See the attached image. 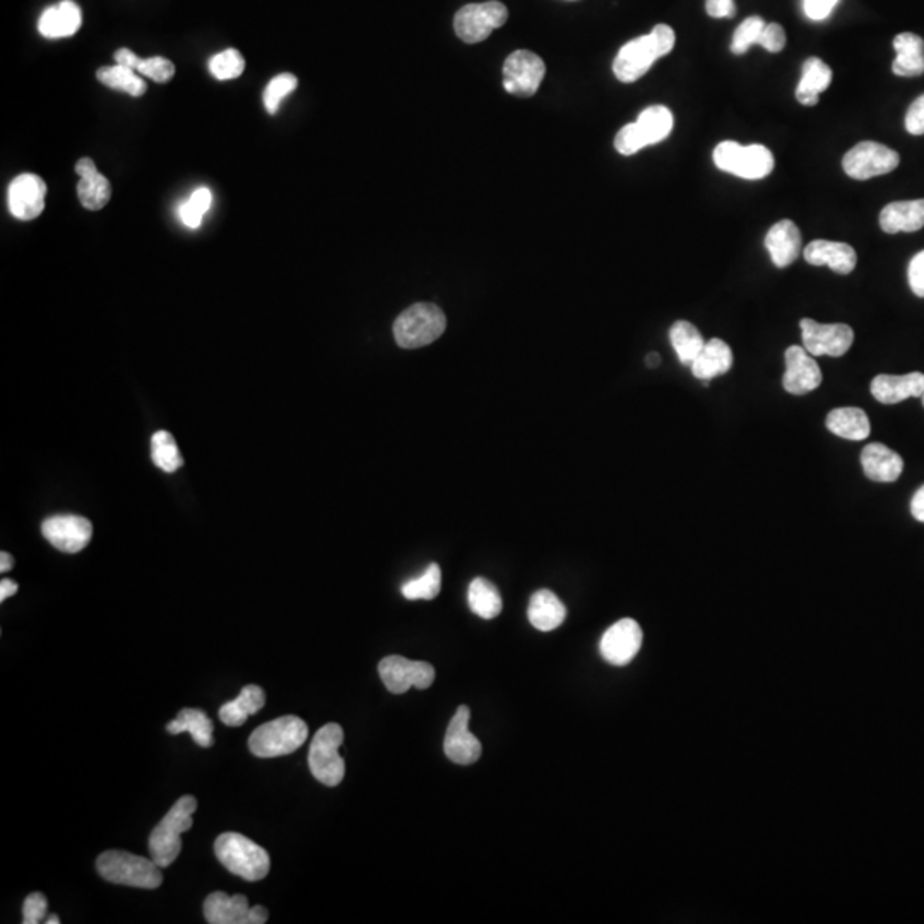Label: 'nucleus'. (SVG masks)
Masks as SVG:
<instances>
[{
    "mask_svg": "<svg viewBox=\"0 0 924 924\" xmlns=\"http://www.w3.org/2000/svg\"><path fill=\"white\" fill-rule=\"evenodd\" d=\"M468 603L474 615L480 616L483 620L497 618L504 608V601L498 593L497 586L485 577H478L469 584Z\"/></svg>",
    "mask_w": 924,
    "mask_h": 924,
    "instance_id": "34",
    "label": "nucleus"
},
{
    "mask_svg": "<svg viewBox=\"0 0 924 924\" xmlns=\"http://www.w3.org/2000/svg\"><path fill=\"white\" fill-rule=\"evenodd\" d=\"M705 11L711 18H733L736 14L735 0H705Z\"/></svg>",
    "mask_w": 924,
    "mask_h": 924,
    "instance_id": "51",
    "label": "nucleus"
},
{
    "mask_svg": "<svg viewBox=\"0 0 924 924\" xmlns=\"http://www.w3.org/2000/svg\"><path fill=\"white\" fill-rule=\"evenodd\" d=\"M866 478L877 483H894L904 471V459L883 444L866 445L861 452Z\"/></svg>",
    "mask_w": 924,
    "mask_h": 924,
    "instance_id": "23",
    "label": "nucleus"
},
{
    "mask_svg": "<svg viewBox=\"0 0 924 924\" xmlns=\"http://www.w3.org/2000/svg\"><path fill=\"white\" fill-rule=\"evenodd\" d=\"M96 868L107 882L127 885L136 889H158L163 883L161 866L153 859L125 853V851H107L96 859Z\"/></svg>",
    "mask_w": 924,
    "mask_h": 924,
    "instance_id": "4",
    "label": "nucleus"
},
{
    "mask_svg": "<svg viewBox=\"0 0 924 924\" xmlns=\"http://www.w3.org/2000/svg\"><path fill=\"white\" fill-rule=\"evenodd\" d=\"M690 367L692 374L707 385L709 380L728 374L733 367V351L723 339H709L705 341L704 350L700 351V355Z\"/></svg>",
    "mask_w": 924,
    "mask_h": 924,
    "instance_id": "27",
    "label": "nucleus"
},
{
    "mask_svg": "<svg viewBox=\"0 0 924 924\" xmlns=\"http://www.w3.org/2000/svg\"><path fill=\"white\" fill-rule=\"evenodd\" d=\"M297 86V76L288 74V72L278 74L274 79H271V83L267 84L266 89H264V107H266L267 113L276 115L283 100H285L286 96H290L297 89Z\"/></svg>",
    "mask_w": 924,
    "mask_h": 924,
    "instance_id": "42",
    "label": "nucleus"
},
{
    "mask_svg": "<svg viewBox=\"0 0 924 924\" xmlns=\"http://www.w3.org/2000/svg\"><path fill=\"white\" fill-rule=\"evenodd\" d=\"M266 704V692L257 685H247L237 699L226 702L220 709L221 723L231 728L242 726L249 716H254Z\"/></svg>",
    "mask_w": 924,
    "mask_h": 924,
    "instance_id": "32",
    "label": "nucleus"
},
{
    "mask_svg": "<svg viewBox=\"0 0 924 924\" xmlns=\"http://www.w3.org/2000/svg\"><path fill=\"white\" fill-rule=\"evenodd\" d=\"M509 11L502 2L490 0L483 4H468L457 11L454 18L456 35L464 43H480L493 31L507 23Z\"/></svg>",
    "mask_w": 924,
    "mask_h": 924,
    "instance_id": "9",
    "label": "nucleus"
},
{
    "mask_svg": "<svg viewBox=\"0 0 924 924\" xmlns=\"http://www.w3.org/2000/svg\"><path fill=\"white\" fill-rule=\"evenodd\" d=\"M137 74L153 79L154 83L165 84L172 81L175 76V66L172 60L165 59V57H149V59L141 60V64L137 67Z\"/></svg>",
    "mask_w": 924,
    "mask_h": 924,
    "instance_id": "45",
    "label": "nucleus"
},
{
    "mask_svg": "<svg viewBox=\"0 0 924 924\" xmlns=\"http://www.w3.org/2000/svg\"><path fill=\"white\" fill-rule=\"evenodd\" d=\"M880 226L885 233H913L924 226V199L890 202L880 213Z\"/></svg>",
    "mask_w": 924,
    "mask_h": 924,
    "instance_id": "26",
    "label": "nucleus"
},
{
    "mask_svg": "<svg viewBox=\"0 0 924 924\" xmlns=\"http://www.w3.org/2000/svg\"><path fill=\"white\" fill-rule=\"evenodd\" d=\"M899 161V153L894 149L873 141H865L847 151L842 160V168L847 177L854 180H870L894 172L899 166Z\"/></svg>",
    "mask_w": 924,
    "mask_h": 924,
    "instance_id": "10",
    "label": "nucleus"
},
{
    "mask_svg": "<svg viewBox=\"0 0 924 924\" xmlns=\"http://www.w3.org/2000/svg\"><path fill=\"white\" fill-rule=\"evenodd\" d=\"M921 401H923V406H924V392H923V396H921Z\"/></svg>",
    "mask_w": 924,
    "mask_h": 924,
    "instance_id": "58",
    "label": "nucleus"
},
{
    "mask_svg": "<svg viewBox=\"0 0 924 924\" xmlns=\"http://www.w3.org/2000/svg\"><path fill=\"white\" fill-rule=\"evenodd\" d=\"M48 901L45 895L40 892L30 894L24 899L23 904V923L38 924L47 919Z\"/></svg>",
    "mask_w": 924,
    "mask_h": 924,
    "instance_id": "46",
    "label": "nucleus"
},
{
    "mask_svg": "<svg viewBox=\"0 0 924 924\" xmlns=\"http://www.w3.org/2000/svg\"><path fill=\"white\" fill-rule=\"evenodd\" d=\"M42 533L50 545L64 553L84 550L93 536V524L86 517L62 514L48 517L42 524Z\"/></svg>",
    "mask_w": 924,
    "mask_h": 924,
    "instance_id": "16",
    "label": "nucleus"
},
{
    "mask_svg": "<svg viewBox=\"0 0 924 924\" xmlns=\"http://www.w3.org/2000/svg\"><path fill=\"white\" fill-rule=\"evenodd\" d=\"M76 173L79 175L77 197L83 204V208L89 211H100L105 208L112 199V185L107 177H103L98 172L95 161L91 158H81L76 163Z\"/></svg>",
    "mask_w": 924,
    "mask_h": 924,
    "instance_id": "20",
    "label": "nucleus"
},
{
    "mask_svg": "<svg viewBox=\"0 0 924 924\" xmlns=\"http://www.w3.org/2000/svg\"><path fill=\"white\" fill-rule=\"evenodd\" d=\"M640 131L647 139V144H658L670 136L673 131V113L663 105H654L640 113L637 119Z\"/></svg>",
    "mask_w": 924,
    "mask_h": 924,
    "instance_id": "37",
    "label": "nucleus"
},
{
    "mask_svg": "<svg viewBox=\"0 0 924 924\" xmlns=\"http://www.w3.org/2000/svg\"><path fill=\"white\" fill-rule=\"evenodd\" d=\"M906 129L913 136L924 134V95L913 101L906 113Z\"/></svg>",
    "mask_w": 924,
    "mask_h": 924,
    "instance_id": "49",
    "label": "nucleus"
},
{
    "mask_svg": "<svg viewBox=\"0 0 924 924\" xmlns=\"http://www.w3.org/2000/svg\"><path fill=\"white\" fill-rule=\"evenodd\" d=\"M528 618L534 628L541 632H551L565 622L567 608L550 589H539L529 601Z\"/></svg>",
    "mask_w": 924,
    "mask_h": 924,
    "instance_id": "28",
    "label": "nucleus"
},
{
    "mask_svg": "<svg viewBox=\"0 0 924 924\" xmlns=\"http://www.w3.org/2000/svg\"><path fill=\"white\" fill-rule=\"evenodd\" d=\"M659 362H661V358H659L658 353H651V355L646 358L647 367H658Z\"/></svg>",
    "mask_w": 924,
    "mask_h": 924,
    "instance_id": "56",
    "label": "nucleus"
},
{
    "mask_svg": "<svg viewBox=\"0 0 924 924\" xmlns=\"http://www.w3.org/2000/svg\"><path fill=\"white\" fill-rule=\"evenodd\" d=\"M765 21L759 16L747 18L736 28L731 42V52L735 55L747 54L752 45H759L760 35L765 28Z\"/></svg>",
    "mask_w": 924,
    "mask_h": 924,
    "instance_id": "43",
    "label": "nucleus"
},
{
    "mask_svg": "<svg viewBox=\"0 0 924 924\" xmlns=\"http://www.w3.org/2000/svg\"><path fill=\"white\" fill-rule=\"evenodd\" d=\"M204 916L211 924H264L269 919L266 907L249 906L245 895L213 892L204 902Z\"/></svg>",
    "mask_w": 924,
    "mask_h": 924,
    "instance_id": "14",
    "label": "nucleus"
},
{
    "mask_svg": "<svg viewBox=\"0 0 924 924\" xmlns=\"http://www.w3.org/2000/svg\"><path fill=\"white\" fill-rule=\"evenodd\" d=\"M546 66L543 59L529 50H516L504 64V88L507 93L521 98L538 93L545 79Z\"/></svg>",
    "mask_w": 924,
    "mask_h": 924,
    "instance_id": "13",
    "label": "nucleus"
},
{
    "mask_svg": "<svg viewBox=\"0 0 924 924\" xmlns=\"http://www.w3.org/2000/svg\"><path fill=\"white\" fill-rule=\"evenodd\" d=\"M647 146H649L647 139L640 131L637 122L625 125L616 134L615 148L623 156H632V154L639 153L640 149L647 148Z\"/></svg>",
    "mask_w": 924,
    "mask_h": 924,
    "instance_id": "44",
    "label": "nucleus"
},
{
    "mask_svg": "<svg viewBox=\"0 0 924 924\" xmlns=\"http://www.w3.org/2000/svg\"><path fill=\"white\" fill-rule=\"evenodd\" d=\"M760 47H764L770 54H779L782 48L786 47V31L781 24H765L764 31L760 35Z\"/></svg>",
    "mask_w": 924,
    "mask_h": 924,
    "instance_id": "47",
    "label": "nucleus"
},
{
    "mask_svg": "<svg viewBox=\"0 0 924 924\" xmlns=\"http://www.w3.org/2000/svg\"><path fill=\"white\" fill-rule=\"evenodd\" d=\"M803 348L812 356L846 355L854 343V331L847 324H820L817 320L800 322Z\"/></svg>",
    "mask_w": 924,
    "mask_h": 924,
    "instance_id": "12",
    "label": "nucleus"
},
{
    "mask_svg": "<svg viewBox=\"0 0 924 924\" xmlns=\"http://www.w3.org/2000/svg\"><path fill=\"white\" fill-rule=\"evenodd\" d=\"M12 567H14V558H12V555H9L7 551H2V553H0V572L6 574Z\"/></svg>",
    "mask_w": 924,
    "mask_h": 924,
    "instance_id": "55",
    "label": "nucleus"
},
{
    "mask_svg": "<svg viewBox=\"0 0 924 924\" xmlns=\"http://www.w3.org/2000/svg\"><path fill=\"white\" fill-rule=\"evenodd\" d=\"M895 76L916 77L924 74V40L914 33H901L894 40Z\"/></svg>",
    "mask_w": 924,
    "mask_h": 924,
    "instance_id": "29",
    "label": "nucleus"
},
{
    "mask_svg": "<svg viewBox=\"0 0 924 924\" xmlns=\"http://www.w3.org/2000/svg\"><path fill=\"white\" fill-rule=\"evenodd\" d=\"M308 738V726L297 716H283L255 729L249 740L250 752L261 759H274L297 752Z\"/></svg>",
    "mask_w": 924,
    "mask_h": 924,
    "instance_id": "6",
    "label": "nucleus"
},
{
    "mask_svg": "<svg viewBox=\"0 0 924 924\" xmlns=\"http://www.w3.org/2000/svg\"><path fill=\"white\" fill-rule=\"evenodd\" d=\"M45 197L47 184L33 173H23L14 178L7 190L9 211L21 221L36 220L45 209Z\"/></svg>",
    "mask_w": 924,
    "mask_h": 924,
    "instance_id": "17",
    "label": "nucleus"
},
{
    "mask_svg": "<svg viewBox=\"0 0 924 924\" xmlns=\"http://www.w3.org/2000/svg\"><path fill=\"white\" fill-rule=\"evenodd\" d=\"M151 457H153L154 464L163 469L165 473H175L184 464V459L178 452V445L172 433L165 432V430L154 433L151 439Z\"/></svg>",
    "mask_w": 924,
    "mask_h": 924,
    "instance_id": "38",
    "label": "nucleus"
},
{
    "mask_svg": "<svg viewBox=\"0 0 924 924\" xmlns=\"http://www.w3.org/2000/svg\"><path fill=\"white\" fill-rule=\"evenodd\" d=\"M45 923H47V924H59V923H60V918H59V916H57V914H52V916H50V918L45 919Z\"/></svg>",
    "mask_w": 924,
    "mask_h": 924,
    "instance_id": "57",
    "label": "nucleus"
},
{
    "mask_svg": "<svg viewBox=\"0 0 924 924\" xmlns=\"http://www.w3.org/2000/svg\"><path fill=\"white\" fill-rule=\"evenodd\" d=\"M83 24V12L76 2L62 0L57 6L47 7L38 21V30L45 38H69L76 35Z\"/></svg>",
    "mask_w": 924,
    "mask_h": 924,
    "instance_id": "24",
    "label": "nucleus"
},
{
    "mask_svg": "<svg viewBox=\"0 0 924 924\" xmlns=\"http://www.w3.org/2000/svg\"><path fill=\"white\" fill-rule=\"evenodd\" d=\"M924 392V374L911 372L906 375H877L871 380V394L882 404H897L921 397Z\"/></svg>",
    "mask_w": 924,
    "mask_h": 924,
    "instance_id": "21",
    "label": "nucleus"
},
{
    "mask_svg": "<svg viewBox=\"0 0 924 924\" xmlns=\"http://www.w3.org/2000/svg\"><path fill=\"white\" fill-rule=\"evenodd\" d=\"M440 587H442V572L437 563H432L420 577L404 584L401 593L409 601H418V599H435L439 596Z\"/></svg>",
    "mask_w": 924,
    "mask_h": 924,
    "instance_id": "39",
    "label": "nucleus"
},
{
    "mask_svg": "<svg viewBox=\"0 0 924 924\" xmlns=\"http://www.w3.org/2000/svg\"><path fill=\"white\" fill-rule=\"evenodd\" d=\"M447 319L442 308L433 303H415L394 322V338L404 350H416L432 344L444 334Z\"/></svg>",
    "mask_w": 924,
    "mask_h": 924,
    "instance_id": "5",
    "label": "nucleus"
},
{
    "mask_svg": "<svg viewBox=\"0 0 924 924\" xmlns=\"http://www.w3.org/2000/svg\"><path fill=\"white\" fill-rule=\"evenodd\" d=\"M805 261L812 266H829L834 273L851 274L858 262L856 250L842 242L813 240L806 245Z\"/></svg>",
    "mask_w": 924,
    "mask_h": 924,
    "instance_id": "22",
    "label": "nucleus"
},
{
    "mask_svg": "<svg viewBox=\"0 0 924 924\" xmlns=\"http://www.w3.org/2000/svg\"><path fill=\"white\" fill-rule=\"evenodd\" d=\"M765 249L769 250L770 261L774 266H791L801 250V233L793 221L782 220L770 228L765 237Z\"/></svg>",
    "mask_w": 924,
    "mask_h": 924,
    "instance_id": "25",
    "label": "nucleus"
},
{
    "mask_svg": "<svg viewBox=\"0 0 924 924\" xmlns=\"http://www.w3.org/2000/svg\"><path fill=\"white\" fill-rule=\"evenodd\" d=\"M113 59H115V62H117L119 66L129 67V69L136 72L137 67L141 64V60H143L139 59V57L132 52L131 48H120V50H117L115 55H113Z\"/></svg>",
    "mask_w": 924,
    "mask_h": 924,
    "instance_id": "52",
    "label": "nucleus"
},
{
    "mask_svg": "<svg viewBox=\"0 0 924 924\" xmlns=\"http://www.w3.org/2000/svg\"><path fill=\"white\" fill-rule=\"evenodd\" d=\"M907 278H909V286L914 295L924 298V250L914 255L907 269Z\"/></svg>",
    "mask_w": 924,
    "mask_h": 924,
    "instance_id": "48",
    "label": "nucleus"
},
{
    "mask_svg": "<svg viewBox=\"0 0 924 924\" xmlns=\"http://www.w3.org/2000/svg\"><path fill=\"white\" fill-rule=\"evenodd\" d=\"M214 854L226 870L247 882L262 880L271 870L266 849L237 832L221 834L214 842Z\"/></svg>",
    "mask_w": 924,
    "mask_h": 924,
    "instance_id": "2",
    "label": "nucleus"
},
{
    "mask_svg": "<svg viewBox=\"0 0 924 924\" xmlns=\"http://www.w3.org/2000/svg\"><path fill=\"white\" fill-rule=\"evenodd\" d=\"M471 711L466 705H461L449 723L445 733L444 752L447 759L454 764L471 765L478 762L483 752L480 740L469 731Z\"/></svg>",
    "mask_w": 924,
    "mask_h": 924,
    "instance_id": "19",
    "label": "nucleus"
},
{
    "mask_svg": "<svg viewBox=\"0 0 924 924\" xmlns=\"http://www.w3.org/2000/svg\"><path fill=\"white\" fill-rule=\"evenodd\" d=\"M675 31L668 24H658L649 35L639 36L625 43L613 62L616 79L622 83H635L646 76L656 60L671 54L675 47Z\"/></svg>",
    "mask_w": 924,
    "mask_h": 924,
    "instance_id": "1",
    "label": "nucleus"
},
{
    "mask_svg": "<svg viewBox=\"0 0 924 924\" xmlns=\"http://www.w3.org/2000/svg\"><path fill=\"white\" fill-rule=\"evenodd\" d=\"M213 204V194L211 190L206 189V187H201L197 189L192 196H190L189 201L184 202L180 209H178V216L180 220L184 223L185 226H189L192 230L199 228L202 223V218L204 214L208 213L209 208Z\"/></svg>",
    "mask_w": 924,
    "mask_h": 924,
    "instance_id": "40",
    "label": "nucleus"
},
{
    "mask_svg": "<svg viewBox=\"0 0 924 924\" xmlns=\"http://www.w3.org/2000/svg\"><path fill=\"white\" fill-rule=\"evenodd\" d=\"M96 77L107 88L122 91V93H127V95L134 96V98L146 95V91H148V84L144 83L141 74H137L136 71H132L129 67L119 66V64L112 67H101L96 72Z\"/></svg>",
    "mask_w": 924,
    "mask_h": 924,
    "instance_id": "36",
    "label": "nucleus"
},
{
    "mask_svg": "<svg viewBox=\"0 0 924 924\" xmlns=\"http://www.w3.org/2000/svg\"><path fill=\"white\" fill-rule=\"evenodd\" d=\"M344 731L339 724L329 723L315 733L308 752V767L312 776L324 786H339L344 779L346 765L339 753L343 745Z\"/></svg>",
    "mask_w": 924,
    "mask_h": 924,
    "instance_id": "7",
    "label": "nucleus"
},
{
    "mask_svg": "<svg viewBox=\"0 0 924 924\" xmlns=\"http://www.w3.org/2000/svg\"><path fill=\"white\" fill-rule=\"evenodd\" d=\"M830 83H832V69L825 64L824 60L810 57L803 64L801 81L796 88V100L805 107H813L817 105L818 96L829 88Z\"/></svg>",
    "mask_w": 924,
    "mask_h": 924,
    "instance_id": "30",
    "label": "nucleus"
},
{
    "mask_svg": "<svg viewBox=\"0 0 924 924\" xmlns=\"http://www.w3.org/2000/svg\"><path fill=\"white\" fill-rule=\"evenodd\" d=\"M642 628L632 618H623L615 625H611L601 637L599 651L606 663L613 666H627L634 661L642 647Z\"/></svg>",
    "mask_w": 924,
    "mask_h": 924,
    "instance_id": "15",
    "label": "nucleus"
},
{
    "mask_svg": "<svg viewBox=\"0 0 924 924\" xmlns=\"http://www.w3.org/2000/svg\"><path fill=\"white\" fill-rule=\"evenodd\" d=\"M714 165L721 172L731 173L745 180L769 177L774 170V156L762 144L741 146L735 141H723L714 149Z\"/></svg>",
    "mask_w": 924,
    "mask_h": 924,
    "instance_id": "8",
    "label": "nucleus"
},
{
    "mask_svg": "<svg viewBox=\"0 0 924 924\" xmlns=\"http://www.w3.org/2000/svg\"><path fill=\"white\" fill-rule=\"evenodd\" d=\"M197 810L194 796H182L166 813L160 824L154 827L149 836V854L156 865L161 868L172 865L182 851L180 836L192 829V815Z\"/></svg>",
    "mask_w": 924,
    "mask_h": 924,
    "instance_id": "3",
    "label": "nucleus"
},
{
    "mask_svg": "<svg viewBox=\"0 0 924 924\" xmlns=\"http://www.w3.org/2000/svg\"><path fill=\"white\" fill-rule=\"evenodd\" d=\"M18 593V584L11 581V579H4L0 582V601H6L7 598H11L14 594Z\"/></svg>",
    "mask_w": 924,
    "mask_h": 924,
    "instance_id": "54",
    "label": "nucleus"
},
{
    "mask_svg": "<svg viewBox=\"0 0 924 924\" xmlns=\"http://www.w3.org/2000/svg\"><path fill=\"white\" fill-rule=\"evenodd\" d=\"M670 341L683 365H692L705 346V339L702 338L699 329L687 320H678L671 326Z\"/></svg>",
    "mask_w": 924,
    "mask_h": 924,
    "instance_id": "35",
    "label": "nucleus"
},
{
    "mask_svg": "<svg viewBox=\"0 0 924 924\" xmlns=\"http://www.w3.org/2000/svg\"><path fill=\"white\" fill-rule=\"evenodd\" d=\"M825 427L830 433L846 440L868 439L871 432L870 420L863 409L859 408H837L832 409L827 418H825Z\"/></svg>",
    "mask_w": 924,
    "mask_h": 924,
    "instance_id": "31",
    "label": "nucleus"
},
{
    "mask_svg": "<svg viewBox=\"0 0 924 924\" xmlns=\"http://www.w3.org/2000/svg\"><path fill=\"white\" fill-rule=\"evenodd\" d=\"M911 514L916 521L924 522V485L914 493L913 500H911Z\"/></svg>",
    "mask_w": 924,
    "mask_h": 924,
    "instance_id": "53",
    "label": "nucleus"
},
{
    "mask_svg": "<svg viewBox=\"0 0 924 924\" xmlns=\"http://www.w3.org/2000/svg\"><path fill=\"white\" fill-rule=\"evenodd\" d=\"M786 372L782 375L784 391L803 396L822 385V370L803 346H789L786 350Z\"/></svg>",
    "mask_w": 924,
    "mask_h": 924,
    "instance_id": "18",
    "label": "nucleus"
},
{
    "mask_svg": "<svg viewBox=\"0 0 924 924\" xmlns=\"http://www.w3.org/2000/svg\"><path fill=\"white\" fill-rule=\"evenodd\" d=\"M379 675L385 688L401 695L409 688L427 690L435 682V668L425 661H409L403 656H387L379 664Z\"/></svg>",
    "mask_w": 924,
    "mask_h": 924,
    "instance_id": "11",
    "label": "nucleus"
},
{
    "mask_svg": "<svg viewBox=\"0 0 924 924\" xmlns=\"http://www.w3.org/2000/svg\"><path fill=\"white\" fill-rule=\"evenodd\" d=\"M839 0H803L805 14L812 21H824L836 9Z\"/></svg>",
    "mask_w": 924,
    "mask_h": 924,
    "instance_id": "50",
    "label": "nucleus"
},
{
    "mask_svg": "<svg viewBox=\"0 0 924 924\" xmlns=\"http://www.w3.org/2000/svg\"><path fill=\"white\" fill-rule=\"evenodd\" d=\"M166 731L170 735H180V733H190L192 740L202 748H211L214 745L213 733L214 724L209 719L206 712L201 709H182L178 712L177 719L168 723Z\"/></svg>",
    "mask_w": 924,
    "mask_h": 924,
    "instance_id": "33",
    "label": "nucleus"
},
{
    "mask_svg": "<svg viewBox=\"0 0 924 924\" xmlns=\"http://www.w3.org/2000/svg\"><path fill=\"white\" fill-rule=\"evenodd\" d=\"M209 71L220 81L237 79L245 71V59L235 48H226L209 60Z\"/></svg>",
    "mask_w": 924,
    "mask_h": 924,
    "instance_id": "41",
    "label": "nucleus"
}]
</instances>
